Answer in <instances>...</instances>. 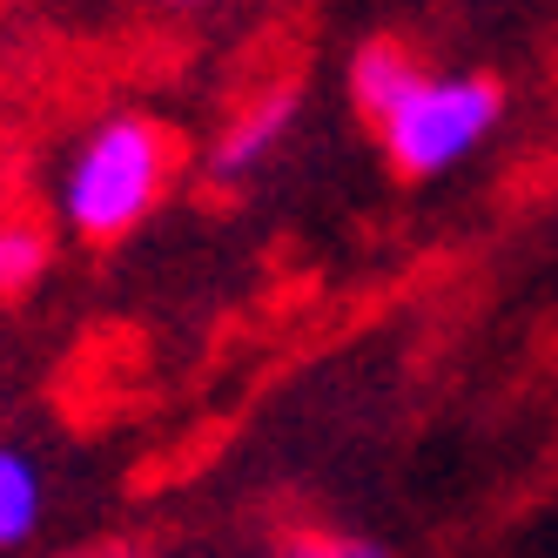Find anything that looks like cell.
Returning <instances> with one entry per match:
<instances>
[{"label":"cell","instance_id":"2","mask_svg":"<svg viewBox=\"0 0 558 558\" xmlns=\"http://www.w3.org/2000/svg\"><path fill=\"white\" fill-rule=\"evenodd\" d=\"M498 122H505V82L498 74H477V68H458V74H424L371 135L384 148L390 175L430 182V175H445L464 155L485 148Z\"/></svg>","mask_w":558,"mask_h":558},{"label":"cell","instance_id":"4","mask_svg":"<svg viewBox=\"0 0 558 558\" xmlns=\"http://www.w3.org/2000/svg\"><path fill=\"white\" fill-rule=\"evenodd\" d=\"M424 74H430V68H424V54H417L411 41H397V34H377V41H364V48L350 54V108L377 129L384 114L424 82Z\"/></svg>","mask_w":558,"mask_h":558},{"label":"cell","instance_id":"9","mask_svg":"<svg viewBox=\"0 0 558 558\" xmlns=\"http://www.w3.org/2000/svg\"><path fill=\"white\" fill-rule=\"evenodd\" d=\"M155 8H175V14H189V8H203V0H155Z\"/></svg>","mask_w":558,"mask_h":558},{"label":"cell","instance_id":"8","mask_svg":"<svg viewBox=\"0 0 558 558\" xmlns=\"http://www.w3.org/2000/svg\"><path fill=\"white\" fill-rule=\"evenodd\" d=\"M68 558H148L135 538H95V545H82V551H68Z\"/></svg>","mask_w":558,"mask_h":558},{"label":"cell","instance_id":"7","mask_svg":"<svg viewBox=\"0 0 558 558\" xmlns=\"http://www.w3.org/2000/svg\"><path fill=\"white\" fill-rule=\"evenodd\" d=\"M276 558H397L371 532H343V525H290L276 538Z\"/></svg>","mask_w":558,"mask_h":558},{"label":"cell","instance_id":"5","mask_svg":"<svg viewBox=\"0 0 558 558\" xmlns=\"http://www.w3.org/2000/svg\"><path fill=\"white\" fill-rule=\"evenodd\" d=\"M48 269H54V222L21 195H8L0 203V303L34 296Z\"/></svg>","mask_w":558,"mask_h":558},{"label":"cell","instance_id":"1","mask_svg":"<svg viewBox=\"0 0 558 558\" xmlns=\"http://www.w3.org/2000/svg\"><path fill=\"white\" fill-rule=\"evenodd\" d=\"M175 175H182V135L148 108H114L68 148L54 209L82 243L108 250V243H129L169 203Z\"/></svg>","mask_w":558,"mask_h":558},{"label":"cell","instance_id":"3","mask_svg":"<svg viewBox=\"0 0 558 558\" xmlns=\"http://www.w3.org/2000/svg\"><path fill=\"white\" fill-rule=\"evenodd\" d=\"M296 114H303V88H296V82H269V88H256V95L216 129V142H209V182H222V189L256 182V175L276 162V155L290 148Z\"/></svg>","mask_w":558,"mask_h":558},{"label":"cell","instance_id":"6","mask_svg":"<svg viewBox=\"0 0 558 558\" xmlns=\"http://www.w3.org/2000/svg\"><path fill=\"white\" fill-rule=\"evenodd\" d=\"M48 518V477L21 445H0V551H21L34 545Z\"/></svg>","mask_w":558,"mask_h":558}]
</instances>
